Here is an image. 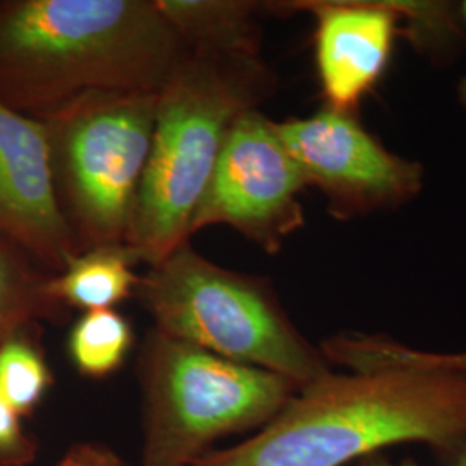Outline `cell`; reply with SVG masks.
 Instances as JSON below:
<instances>
[{
    "label": "cell",
    "instance_id": "obj_1",
    "mask_svg": "<svg viewBox=\"0 0 466 466\" xmlns=\"http://www.w3.org/2000/svg\"><path fill=\"white\" fill-rule=\"evenodd\" d=\"M402 444L425 446L441 466L465 456V375L332 370L252 437L192 466H350Z\"/></svg>",
    "mask_w": 466,
    "mask_h": 466
},
{
    "label": "cell",
    "instance_id": "obj_2",
    "mask_svg": "<svg viewBox=\"0 0 466 466\" xmlns=\"http://www.w3.org/2000/svg\"><path fill=\"white\" fill-rule=\"evenodd\" d=\"M187 54L154 0H0V102L25 116L88 92H159Z\"/></svg>",
    "mask_w": 466,
    "mask_h": 466
},
{
    "label": "cell",
    "instance_id": "obj_3",
    "mask_svg": "<svg viewBox=\"0 0 466 466\" xmlns=\"http://www.w3.org/2000/svg\"><path fill=\"white\" fill-rule=\"evenodd\" d=\"M275 88L261 57L188 50L157 96L154 135L127 246L154 267L187 244L228 132Z\"/></svg>",
    "mask_w": 466,
    "mask_h": 466
},
{
    "label": "cell",
    "instance_id": "obj_4",
    "mask_svg": "<svg viewBox=\"0 0 466 466\" xmlns=\"http://www.w3.org/2000/svg\"><path fill=\"white\" fill-rule=\"evenodd\" d=\"M135 298L149 311L156 330L282 375L298 389L332 371L267 280L218 267L188 244L150 267Z\"/></svg>",
    "mask_w": 466,
    "mask_h": 466
},
{
    "label": "cell",
    "instance_id": "obj_5",
    "mask_svg": "<svg viewBox=\"0 0 466 466\" xmlns=\"http://www.w3.org/2000/svg\"><path fill=\"white\" fill-rule=\"evenodd\" d=\"M140 466H192L233 433L259 431L298 394L282 375L150 330L138 356Z\"/></svg>",
    "mask_w": 466,
    "mask_h": 466
},
{
    "label": "cell",
    "instance_id": "obj_6",
    "mask_svg": "<svg viewBox=\"0 0 466 466\" xmlns=\"http://www.w3.org/2000/svg\"><path fill=\"white\" fill-rule=\"evenodd\" d=\"M159 92H88L44 117L56 194L78 254L127 246Z\"/></svg>",
    "mask_w": 466,
    "mask_h": 466
},
{
    "label": "cell",
    "instance_id": "obj_7",
    "mask_svg": "<svg viewBox=\"0 0 466 466\" xmlns=\"http://www.w3.org/2000/svg\"><path fill=\"white\" fill-rule=\"evenodd\" d=\"M306 187L277 123L252 109L233 123L188 233L227 225L275 254L304 227Z\"/></svg>",
    "mask_w": 466,
    "mask_h": 466
},
{
    "label": "cell",
    "instance_id": "obj_8",
    "mask_svg": "<svg viewBox=\"0 0 466 466\" xmlns=\"http://www.w3.org/2000/svg\"><path fill=\"white\" fill-rule=\"evenodd\" d=\"M306 185L325 196L337 219L398 209L423 188V167L387 149L358 115L329 107L275 121Z\"/></svg>",
    "mask_w": 466,
    "mask_h": 466
},
{
    "label": "cell",
    "instance_id": "obj_9",
    "mask_svg": "<svg viewBox=\"0 0 466 466\" xmlns=\"http://www.w3.org/2000/svg\"><path fill=\"white\" fill-rule=\"evenodd\" d=\"M0 242L26 254L49 275L78 256L61 211L42 119L0 102Z\"/></svg>",
    "mask_w": 466,
    "mask_h": 466
},
{
    "label": "cell",
    "instance_id": "obj_10",
    "mask_svg": "<svg viewBox=\"0 0 466 466\" xmlns=\"http://www.w3.org/2000/svg\"><path fill=\"white\" fill-rule=\"evenodd\" d=\"M315 17V59L325 107L358 115L380 84L400 35L392 0H296L268 4Z\"/></svg>",
    "mask_w": 466,
    "mask_h": 466
},
{
    "label": "cell",
    "instance_id": "obj_11",
    "mask_svg": "<svg viewBox=\"0 0 466 466\" xmlns=\"http://www.w3.org/2000/svg\"><path fill=\"white\" fill-rule=\"evenodd\" d=\"M185 47L221 56L259 57L261 4L244 0H154Z\"/></svg>",
    "mask_w": 466,
    "mask_h": 466
},
{
    "label": "cell",
    "instance_id": "obj_12",
    "mask_svg": "<svg viewBox=\"0 0 466 466\" xmlns=\"http://www.w3.org/2000/svg\"><path fill=\"white\" fill-rule=\"evenodd\" d=\"M140 263L128 246H104L75 256L66 268L50 275V298L63 308L99 311L135 296L140 277L134 271Z\"/></svg>",
    "mask_w": 466,
    "mask_h": 466
},
{
    "label": "cell",
    "instance_id": "obj_13",
    "mask_svg": "<svg viewBox=\"0 0 466 466\" xmlns=\"http://www.w3.org/2000/svg\"><path fill=\"white\" fill-rule=\"evenodd\" d=\"M319 350L330 367L348 371L418 370L466 377V350L432 352L415 350L383 333L342 332L321 340Z\"/></svg>",
    "mask_w": 466,
    "mask_h": 466
},
{
    "label": "cell",
    "instance_id": "obj_14",
    "mask_svg": "<svg viewBox=\"0 0 466 466\" xmlns=\"http://www.w3.org/2000/svg\"><path fill=\"white\" fill-rule=\"evenodd\" d=\"M49 279L26 254L0 242V344L40 321L66 317V308L50 298Z\"/></svg>",
    "mask_w": 466,
    "mask_h": 466
},
{
    "label": "cell",
    "instance_id": "obj_15",
    "mask_svg": "<svg viewBox=\"0 0 466 466\" xmlns=\"http://www.w3.org/2000/svg\"><path fill=\"white\" fill-rule=\"evenodd\" d=\"M134 342L132 323L116 309L88 311L69 330L67 354L82 377L104 380L125 365Z\"/></svg>",
    "mask_w": 466,
    "mask_h": 466
},
{
    "label": "cell",
    "instance_id": "obj_16",
    "mask_svg": "<svg viewBox=\"0 0 466 466\" xmlns=\"http://www.w3.org/2000/svg\"><path fill=\"white\" fill-rule=\"evenodd\" d=\"M35 329L11 335L0 344V398L21 417H32L54 383Z\"/></svg>",
    "mask_w": 466,
    "mask_h": 466
},
{
    "label": "cell",
    "instance_id": "obj_17",
    "mask_svg": "<svg viewBox=\"0 0 466 466\" xmlns=\"http://www.w3.org/2000/svg\"><path fill=\"white\" fill-rule=\"evenodd\" d=\"M400 21V35L433 61H446L460 49L466 35L461 4L392 0Z\"/></svg>",
    "mask_w": 466,
    "mask_h": 466
},
{
    "label": "cell",
    "instance_id": "obj_18",
    "mask_svg": "<svg viewBox=\"0 0 466 466\" xmlns=\"http://www.w3.org/2000/svg\"><path fill=\"white\" fill-rule=\"evenodd\" d=\"M38 452V442L25 429L23 417L0 398V466H30Z\"/></svg>",
    "mask_w": 466,
    "mask_h": 466
},
{
    "label": "cell",
    "instance_id": "obj_19",
    "mask_svg": "<svg viewBox=\"0 0 466 466\" xmlns=\"http://www.w3.org/2000/svg\"><path fill=\"white\" fill-rule=\"evenodd\" d=\"M56 466H128L115 451L97 442L75 444Z\"/></svg>",
    "mask_w": 466,
    "mask_h": 466
},
{
    "label": "cell",
    "instance_id": "obj_20",
    "mask_svg": "<svg viewBox=\"0 0 466 466\" xmlns=\"http://www.w3.org/2000/svg\"><path fill=\"white\" fill-rule=\"evenodd\" d=\"M350 466H423L418 460L415 458H411V456H406V458H400V460H396V458H392L389 452H377V454H371V456H367V458H363V460H360V461H356V463H352ZM452 466H466V454L458 461V463H454Z\"/></svg>",
    "mask_w": 466,
    "mask_h": 466
},
{
    "label": "cell",
    "instance_id": "obj_21",
    "mask_svg": "<svg viewBox=\"0 0 466 466\" xmlns=\"http://www.w3.org/2000/svg\"><path fill=\"white\" fill-rule=\"evenodd\" d=\"M461 13H463L466 26V2H461ZM458 99H460L461 107L466 111V75L463 76V80L460 82V85H458Z\"/></svg>",
    "mask_w": 466,
    "mask_h": 466
}]
</instances>
